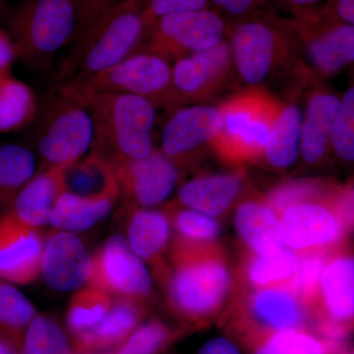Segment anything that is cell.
I'll use <instances>...</instances> for the list:
<instances>
[{
	"label": "cell",
	"instance_id": "6da1fadb",
	"mask_svg": "<svg viewBox=\"0 0 354 354\" xmlns=\"http://www.w3.org/2000/svg\"><path fill=\"white\" fill-rule=\"evenodd\" d=\"M235 76L244 88H265L277 79L306 75L288 16L269 8L228 23Z\"/></svg>",
	"mask_w": 354,
	"mask_h": 354
},
{
	"label": "cell",
	"instance_id": "7a4b0ae2",
	"mask_svg": "<svg viewBox=\"0 0 354 354\" xmlns=\"http://www.w3.org/2000/svg\"><path fill=\"white\" fill-rule=\"evenodd\" d=\"M146 29L143 0L109 9L74 37L50 88L78 85L118 64L138 50Z\"/></svg>",
	"mask_w": 354,
	"mask_h": 354
},
{
	"label": "cell",
	"instance_id": "3957f363",
	"mask_svg": "<svg viewBox=\"0 0 354 354\" xmlns=\"http://www.w3.org/2000/svg\"><path fill=\"white\" fill-rule=\"evenodd\" d=\"M209 244L176 241L165 274L169 304L188 324L205 325L220 311L232 286L227 263Z\"/></svg>",
	"mask_w": 354,
	"mask_h": 354
},
{
	"label": "cell",
	"instance_id": "277c9868",
	"mask_svg": "<svg viewBox=\"0 0 354 354\" xmlns=\"http://www.w3.org/2000/svg\"><path fill=\"white\" fill-rule=\"evenodd\" d=\"M94 122L91 151L113 162L145 158L153 150V130L157 106L130 94L106 93L86 100Z\"/></svg>",
	"mask_w": 354,
	"mask_h": 354
},
{
	"label": "cell",
	"instance_id": "5b68a950",
	"mask_svg": "<svg viewBox=\"0 0 354 354\" xmlns=\"http://www.w3.org/2000/svg\"><path fill=\"white\" fill-rule=\"evenodd\" d=\"M78 30L74 0H22L8 21L7 34L17 59L44 71Z\"/></svg>",
	"mask_w": 354,
	"mask_h": 354
},
{
	"label": "cell",
	"instance_id": "8992f818",
	"mask_svg": "<svg viewBox=\"0 0 354 354\" xmlns=\"http://www.w3.org/2000/svg\"><path fill=\"white\" fill-rule=\"evenodd\" d=\"M35 130L41 169L73 165L92 148L94 122L87 104L68 88H50Z\"/></svg>",
	"mask_w": 354,
	"mask_h": 354
},
{
	"label": "cell",
	"instance_id": "52a82bcc",
	"mask_svg": "<svg viewBox=\"0 0 354 354\" xmlns=\"http://www.w3.org/2000/svg\"><path fill=\"white\" fill-rule=\"evenodd\" d=\"M281 100L266 88H244L218 104L221 123L212 149L230 162L262 158Z\"/></svg>",
	"mask_w": 354,
	"mask_h": 354
},
{
	"label": "cell",
	"instance_id": "ba28073f",
	"mask_svg": "<svg viewBox=\"0 0 354 354\" xmlns=\"http://www.w3.org/2000/svg\"><path fill=\"white\" fill-rule=\"evenodd\" d=\"M302 64L328 80L354 67V26L337 19L327 4L288 17Z\"/></svg>",
	"mask_w": 354,
	"mask_h": 354
},
{
	"label": "cell",
	"instance_id": "9c48e42d",
	"mask_svg": "<svg viewBox=\"0 0 354 354\" xmlns=\"http://www.w3.org/2000/svg\"><path fill=\"white\" fill-rule=\"evenodd\" d=\"M169 60L138 48L111 68L85 82L67 86L84 102L106 93L145 97L158 108L169 109L172 94V66ZM60 88V87H59Z\"/></svg>",
	"mask_w": 354,
	"mask_h": 354
},
{
	"label": "cell",
	"instance_id": "30bf717a",
	"mask_svg": "<svg viewBox=\"0 0 354 354\" xmlns=\"http://www.w3.org/2000/svg\"><path fill=\"white\" fill-rule=\"evenodd\" d=\"M228 22L214 8L169 14L147 28L141 50L169 62L216 46L227 37Z\"/></svg>",
	"mask_w": 354,
	"mask_h": 354
},
{
	"label": "cell",
	"instance_id": "8fae6325",
	"mask_svg": "<svg viewBox=\"0 0 354 354\" xmlns=\"http://www.w3.org/2000/svg\"><path fill=\"white\" fill-rule=\"evenodd\" d=\"M281 239L293 251H326L342 243L349 232L339 212L337 189L292 205L279 214Z\"/></svg>",
	"mask_w": 354,
	"mask_h": 354
},
{
	"label": "cell",
	"instance_id": "7c38bea8",
	"mask_svg": "<svg viewBox=\"0 0 354 354\" xmlns=\"http://www.w3.org/2000/svg\"><path fill=\"white\" fill-rule=\"evenodd\" d=\"M313 306L316 307L319 335L339 344L353 332V250L339 244L330 251L321 272Z\"/></svg>",
	"mask_w": 354,
	"mask_h": 354
},
{
	"label": "cell",
	"instance_id": "4fadbf2b",
	"mask_svg": "<svg viewBox=\"0 0 354 354\" xmlns=\"http://www.w3.org/2000/svg\"><path fill=\"white\" fill-rule=\"evenodd\" d=\"M234 76L227 39L207 50L179 58L172 66L169 109L174 111L188 104H209Z\"/></svg>",
	"mask_w": 354,
	"mask_h": 354
},
{
	"label": "cell",
	"instance_id": "5bb4252c",
	"mask_svg": "<svg viewBox=\"0 0 354 354\" xmlns=\"http://www.w3.org/2000/svg\"><path fill=\"white\" fill-rule=\"evenodd\" d=\"M341 95L327 80L310 75L302 95L299 158L309 167H325L333 160V128Z\"/></svg>",
	"mask_w": 354,
	"mask_h": 354
},
{
	"label": "cell",
	"instance_id": "9a60e30c",
	"mask_svg": "<svg viewBox=\"0 0 354 354\" xmlns=\"http://www.w3.org/2000/svg\"><path fill=\"white\" fill-rule=\"evenodd\" d=\"M221 123L216 104H195L171 111L160 133V149L177 165H186L212 148Z\"/></svg>",
	"mask_w": 354,
	"mask_h": 354
},
{
	"label": "cell",
	"instance_id": "2e32d148",
	"mask_svg": "<svg viewBox=\"0 0 354 354\" xmlns=\"http://www.w3.org/2000/svg\"><path fill=\"white\" fill-rule=\"evenodd\" d=\"M111 164L120 194L129 209L162 204L178 183V167L160 149H153L145 158L118 160Z\"/></svg>",
	"mask_w": 354,
	"mask_h": 354
},
{
	"label": "cell",
	"instance_id": "e0dca14e",
	"mask_svg": "<svg viewBox=\"0 0 354 354\" xmlns=\"http://www.w3.org/2000/svg\"><path fill=\"white\" fill-rule=\"evenodd\" d=\"M88 286L118 297L142 300L151 295L152 279L127 239L113 235L93 257Z\"/></svg>",
	"mask_w": 354,
	"mask_h": 354
},
{
	"label": "cell",
	"instance_id": "ac0fdd59",
	"mask_svg": "<svg viewBox=\"0 0 354 354\" xmlns=\"http://www.w3.org/2000/svg\"><path fill=\"white\" fill-rule=\"evenodd\" d=\"M304 302L283 286L262 288L247 304V316L234 329L247 344L262 335L290 329H307L308 316Z\"/></svg>",
	"mask_w": 354,
	"mask_h": 354
},
{
	"label": "cell",
	"instance_id": "d6986e66",
	"mask_svg": "<svg viewBox=\"0 0 354 354\" xmlns=\"http://www.w3.org/2000/svg\"><path fill=\"white\" fill-rule=\"evenodd\" d=\"M44 242L39 228L9 211L0 218V278L29 285L41 274Z\"/></svg>",
	"mask_w": 354,
	"mask_h": 354
},
{
	"label": "cell",
	"instance_id": "ffe728a7",
	"mask_svg": "<svg viewBox=\"0 0 354 354\" xmlns=\"http://www.w3.org/2000/svg\"><path fill=\"white\" fill-rule=\"evenodd\" d=\"M94 262L74 234L51 232L44 242L41 274L46 285L58 291L81 290L93 274Z\"/></svg>",
	"mask_w": 354,
	"mask_h": 354
},
{
	"label": "cell",
	"instance_id": "44dd1931",
	"mask_svg": "<svg viewBox=\"0 0 354 354\" xmlns=\"http://www.w3.org/2000/svg\"><path fill=\"white\" fill-rule=\"evenodd\" d=\"M307 78L292 83L286 99L281 100L272 124L263 160L276 171L290 169L299 158L301 135L302 95Z\"/></svg>",
	"mask_w": 354,
	"mask_h": 354
},
{
	"label": "cell",
	"instance_id": "7402d4cb",
	"mask_svg": "<svg viewBox=\"0 0 354 354\" xmlns=\"http://www.w3.org/2000/svg\"><path fill=\"white\" fill-rule=\"evenodd\" d=\"M145 313L144 301L118 297L104 319L93 327L73 335L74 348L80 353H104L118 348L138 327Z\"/></svg>",
	"mask_w": 354,
	"mask_h": 354
},
{
	"label": "cell",
	"instance_id": "603a6c76",
	"mask_svg": "<svg viewBox=\"0 0 354 354\" xmlns=\"http://www.w3.org/2000/svg\"><path fill=\"white\" fill-rule=\"evenodd\" d=\"M70 167H48L32 177L11 205V212L16 218L36 228L50 223L58 198L64 192V174Z\"/></svg>",
	"mask_w": 354,
	"mask_h": 354
},
{
	"label": "cell",
	"instance_id": "cb8c5ba5",
	"mask_svg": "<svg viewBox=\"0 0 354 354\" xmlns=\"http://www.w3.org/2000/svg\"><path fill=\"white\" fill-rule=\"evenodd\" d=\"M243 186V176L239 172L205 174L183 183L177 198L183 207L216 218L234 205Z\"/></svg>",
	"mask_w": 354,
	"mask_h": 354
},
{
	"label": "cell",
	"instance_id": "d4e9b609",
	"mask_svg": "<svg viewBox=\"0 0 354 354\" xmlns=\"http://www.w3.org/2000/svg\"><path fill=\"white\" fill-rule=\"evenodd\" d=\"M64 192L94 201L115 202L120 188L113 164L91 151L65 171Z\"/></svg>",
	"mask_w": 354,
	"mask_h": 354
},
{
	"label": "cell",
	"instance_id": "484cf974",
	"mask_svg": "<svg viewBox=\"0 0 354 354\" xmlns=\"http://www.w3.org/2000/svg\"><path fill=\"white\" fill-rule=\"evenodd\" d=\"M235 225L242 241L255 254L285 246L279 216L266 200L249 199L242 202L235 213Z\"/></svg>",
	"mask_w": 354,
	"mask_h": 354
},
{
	"label": "cell",
	"instance_id": "4316f807",
	"mask_svg": "<svg viewBox=\"0 0 354 354\" xmlns=\"http://www.w3.org/2000/svg\"><path fill=\"white\" fill-rule=\"evenodd\" d=\"M127 227V241L140 258L158 267L171 235L169 214L152 208H134ZM156 269V268H155Z\"/></svg>",
	"mask_w": 354,
	"mask_h": 354
},
{
	"label": "cell",
	"instance_id": "83f0119b",
	"mask_svg": "<svg viewBox=\"0 0 354 354\" xmlns=\"http://www.w3.org/2000/svg\"><path fill=\"white\" fill-rule=\"evenodd\" d=\"M38 113L39 102L32 88L11 72L0 74V134L32 124Z\"/></svg>",
	"mask_w": 354,
	"mask_h": 354
},
{
	"label": "cell",
	"instance_id": "f1b7e54d",
	"mask_svg": "<svg viewBox=\"0 0 354 354\" xmlns=\"http://www.w3.org/2000/svg\"><path fill=\"white\" fill-rule=\"evenodd\" d=\"M113 201H94L64 192L51 213L50 225L58 232H82L109 215Z\"/></svg>",
	"mask_w": 354,
	"mask_h": 354
},
{
	"label": "cell",
	"instance_id": "f546056e",
	"mask_svg": "<svg viewBox=\"0 0 354 354\" xmlns=\"http://www.w3.org/2000/svg\"><path fill=\"white\" fill-rule=\"evenodd\" d=\"M251 354H334L339 344L307 329L271 333L246 344Z\"/></svg>",
	"mask_w": 354,
	"mask_h": 354
},
{
	"label": "cell",
	"instance_id": "4dcf8cb0",
	"mask_svg": "<svg viewBox=\"0 0 354 354\" xmlns=\"http://www.w3.org/2000/svg\"><path fill=\"white\" fill-rule=\"evenodd\" d=\"M36 157L18 144H0V205L11 207L14 199L36 176Z\"/></svg>",
	"mask_w": 354,
	"mask_h": 354
},
{
	"label": "cell",
	"instance_id": "1f68e13d",
	"mask_svg": "<svg viewBox=\"0 0 354 354\" xmlns=\"http://www.w3.org/2000/svg\"><path fill=\"white\" fill-rule=\"evenodd\" d=\"M300 257L286 246L255 254L246 268L247 278L254 286L271 288L286 285L298 271Z\"/></svg>",
	"mask_w": 354,
	"mask_h": 354
},
{
	"label": "cell",
	"instance_id": "d6a6232c",
	"mask_svg": "<svg viewBox=\"0 0 354 354\" xmlns=\"http://www.w3.org/2000/svg\"><path fill=\"white\" fill-rule=\"evenodd\" d=\"M348 88L341 95L332 135L333 160L354 172V67Z\"/></svg>",
	"mask_w": 354,
	"mask_h": 354
},
{
	"label": "cell",
	"instance_id": "836d02e7",
	"mask_svg": "<svg viewBox=\"0 0 354 354\" xmlns=\"http://www.w3.org/2000/svg\"><path fill=\"white\" fill-rule=\"evenodd\" d=\"M113 295L88 286L77 291L70 300L66 313L67 328L72 335L97 325L113 306Z\"/></svg>",
	"mask_w": 354,
	"mask_h": 354
},
{
	"label": "cell",
	"instance_id": "e575fe53",
	"mask_svg": "<svg viewBox=\"0 0 354 354\" xmlns=\"http://www.w3.org/2000/svg\"><path fill=\"white\" fill-rule=\"evenodd\" d=\"M36 309L17 288L0 283V335L21 348L26 330L36 317Z\"/></svg>",
	"mask_w": 354,
	"mask_h": 354
},
{
	"label": "cell",
	"instance_id": "d590c367",
	"mask_svg": "<svg viewBox=\"0 0 354 354\" xmlns=\"http://www.w3.org/2000/svg\"><path fill=\"white\" fill-rule=\"evenodd\" d=\"M68 337L50 317L36 316L26 330L20 354H71Z\"/></svg>",
	"mask_w": 354,
	"mask_h": 354
},
{
	"label": "cell",
	"instance_id": "8d00e7d4",
	"mask_svg": "<svg viewBox=\"0 0 354 354\" xmlns=\"http://www.w3.org/2000/svg\"><path fill=\"white\" fill-rule=\"evenodd\" d=\"M171 225L177 232V241L190 244H209L218 236L220 225L213 216L196 209L178 208L171 209Z\"/></svg>",
	"mask_w": 354,
	"mask_h": 354
},
{
	"label": "cell",
	"instance_id": "74e56055",
	"mask_svg": "<svg viewBox=\"0 0 354 354\" xmlns=\"http://www.w3.org/2000/svg\"><path fill=\"white\" fill-rule=\"evenodd\" d=\"M176 339V332L158 319L139 325L115 354H160Z\"/></svg>",
	"mask_w": 354,
	"mask_h": 354
},
{
	"label": "cell",
	"instance_id": "f35d334b",
	"mask_svg": "<svg viewBox=\"0 0 354 354\" xmlns=\"http://www.w3.org/2000/svg\"><path fill=\"white\" fill-rule=\"evenodd\" d=\"M330 250L304 253L297 274L285 285L305 305L315 302L321 272Z\"/></svg>",
	"mask_w": 354,
	"mask_h": 354
},
{
	"label": "cell",
	"instance_id": "ab89813d",
	"mask_svg": "<svg viewBox=\"0 0 354 354\" xmlns=\"http://www.w3.org/2000/svg\"><path fill=\"white\" fill-rule=\"evenodd\" d=\"M326 189L327 187L320 181L297 179L279 184L268 194L265 200L279 215L288 207L318 196Z\"/></svg>",
	"mask_w": 354,
	"mask_h": 354
},
{
	"label": "cell",
	"instance_id": "60d3db41",
	"mask_svg": "<svg viewBox=\"0 0 354 354\" xmlns=\"http://www.w3.org/2000/svg\"><path fill=\"white\" fill-rule=\"evenodd\" d=\"M211 7L209 0H143V18L148 28L158 18L169 14L201 10Z\"/></svg>",
	"mask_w": 354,
	"mask_h": 354
},
{
	"label": "cell",
	"instance_id": "b9f144b4",
	"mask_svg": "<svg viewBox=\"0 0 354 354\" xmlns=\"http://www.w3.org/2000/svg\"><path fill=\"white\" fill-rule=\"evenodd\" d=\"M212 8L221 14L228 23L242 19L271 6V0H209Z\"/></svg>",
	"mask_w": 354,
	"mask_h": 354
},
{
	"label": "cell",
	"instance_id": "7bdbcfd3",
	"mask_svg": "<svg viewBox=\"0 0 354 354\" xmlns=\"http://www.w3.org/2000/svg\"><path fill=\"white\" fill-rule=\"evenodd\" d=\"M74 1H75L77 17H78L77 35L109 9L124 3L128 0H74Z\"/></svg>",
	"mask_w": 354,
	"mask_h": 354
},
{
	"label": "cell",
	"instance_id": "ee69618b",
	"mask_svg": "<svg viewBox=\"0 0 354 354\" xmlns=\"http://www.w3.org/2000/svg\"><path fill=\"white\" fill-rule=\"evenodd\" d=\"M328 0H271V3L288 14V17H295L315 10L327 3Z\"/></svg>",
	"mask_w": 354,
	"mask_h": 354
},
{
	"label": "cell",
	"instance_id": "f6af8a7d",
	"mask_svg": "<svg viewBox=\"0 0 354 354\" xmlns=\"http://www.w3.org/2000/svg\"><path fill=\"white\" fill-rule=\"evenodd\" d=\"M198 354H241V351L232 339L218 337L205 342Z\"/></svg>",
	"mask_w": 354,
	"mask_h": 354
},
{
	"label": "cell",
	"instance_id": "bcb514c9",
	"mask_svg": "<svg viewBox=\"0 0 354 354\" xmlns=\"http://www.w3.org/2000/svg\"><path fill=\"white\" fill-rule=\"evenodd\" d=\"M16 59L17 55L10 37L0 29V74L11 72Z\"/></svg>",
	"mask_w": 354,
	"mask_h": 354
},
{
	"label": "cell",
	"instance_id": "7dc6e473",
	"mask_svg": "<svg viewBox=\"0 0 354 354\" xmlns=\"http://www.w3.org/2000/svg\"><path fill=\"white\" fill-rule=\"evenodd\" d=\"M326 4L337 19L354 26V0H328Z\"/></svg>",
	"mask_w": 354,
	"mask_h": 354
},
{
	"label": "cell",
	"instance_id": "c3c4849f",
	"mask_svg": "<svg viewBox=\"0 0 354 354\" xmlns=\"http://www.w3.org/2000/svg\"><path fill=\"white\" fill-rule=\"evenodd\" d=\"M0 354H20V348L10 339L0 335Z\"/></svg>",
	"mask_w": 354,
	"mask_h": 354
},
{
	"label": "cell",
	"instance_id": "681fc988",
	"mask_svg": "<svg viewBox=\"0 0 354 354\" xmlns=\"http://www.w3.org/2000/svg\"><path fill=\"white\" fill-rule=\"evenodd\" d=\"M334 354H354V346H351V348H341V346H339Z\"/></svg>",
	"mask_w": 354,
	"mask_h": 354
},
{
	"label": "cell",
	"instance_id": "f907efd6",
	"mask_svg": "<svg viewBox=\"0 0 354 354\" xmlns=\"http://www.w3.org/2000/svg\"><path fill=\"white\" fill-rule=\"evenodd\" d=\"M71 354H115L113 351H104V353H80V351H72Z\"/></svg>",
	"mask_w": 354,
	"mask_h": 354
}]
</instances>
